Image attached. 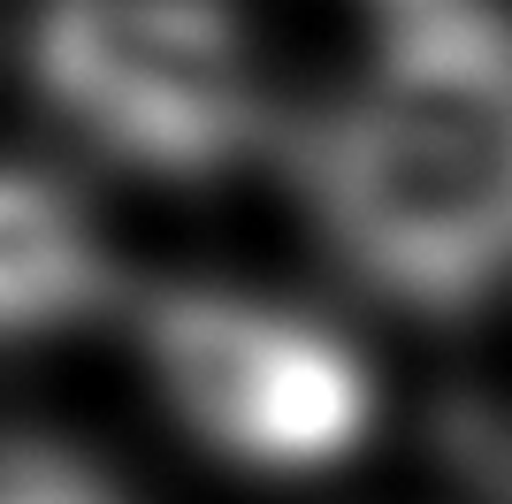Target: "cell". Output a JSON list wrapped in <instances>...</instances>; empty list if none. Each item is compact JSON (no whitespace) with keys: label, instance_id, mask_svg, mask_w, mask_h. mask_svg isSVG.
<instances>
[{"label":"cell","instance_id":"1","mask_svg":"<svg viewBox=\"0 0 512 504\" xmlns=\"http://www.w3.org/2000/svg\"><path fill=\"white\" fill-rule=\"evenodd\" d=\"M321 245L406 314H474L512 283V16L398 8L352 100L299 138Z\"/></svg>","mask_w":512,"mask_h":504},{"label":"cell","instance_id":"2","mask_svg":"<svg viewBox=\"0 0 512 504\" xmlns=\"http://www.w3.org/2000/svg\"><path fill=\"white\" fill-rule=\"evenodd\" d=\"M31 84L92 153L207 184L268 138L230 0H39Z\"/></svg>","mask_w":512,"mask_h":504},{"label":"cell","instance_id":"3","mask_svg":"<svg viewBox=\"0 0 512 504\" xmlns=\"http://www.w3.org/2000/svg\"><path fill=\"white\" fill-rule=\"evenodd\" d=\"M138 352L169 420L237 474H329L375 436V375L337 329L237 291H153Z\"/></svg>","mask_w":512,"mask_h":504},{"label":"cell","instance_id":"4","mask_svg":"<svg viewBox=\"0 0 512 504\" xmlns=\"http://www.w3.org/2000/svg\"><path fill=\"white\" fill-rule=\"evenodd\" d=\"M115 298V260L54 176L0 161V344L77 329Z\"/></svg>","mask_w":512,"mask_h":504},{"label":"cell","instance_id":"5","mask_svg":"<svg viewBox=\"0 0 512 504\" xmlns=\"http://www.w3.org/2000/svg\"><path fill=\"white\" fill-rule=\"evenodd\" d=\"M0 504H107L85 474H69V466H0Z\"/></svg>","mask_w":512,"mask_h":504},{"label":"cell","instance_id":"6","mask_svg":"<svg viewBox=\"0 0 512 504\" xmlns=\"http://www.w3.org/2000/svg\"><path fill=\"white\" fill-rule=\"evenodd\" d=\"M398 8H421V0H398Z\"/></svg>","mask_w":512,"mask_h":504}]
</instances>
